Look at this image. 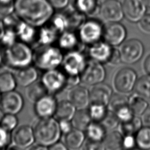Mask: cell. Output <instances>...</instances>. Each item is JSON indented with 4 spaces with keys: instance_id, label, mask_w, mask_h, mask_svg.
I'll list each match as a JSON object with an SVG mask.
<instances>
[{
    "instance_id": "d6a6232c",
    "label": "cell",
    "mask_w": 150,
    "mask_h": 150,
    "mask_svg": "<svg viewBox=\"0 0 150 150\" xmlns=\"http://www.w3.org/2000/svg\"><path fill=\"white\" fill-rule=\"evenodd\" d=\"M143 122L139 116L135 115L134 118L126 122H120V129L122 135H135L142 127Z\"/></svg>"
},
{
    "instance_id": "e0dca14e",
    "label": "cell",
    "mask_w": 150,
    "mask_h": 150,
    "mask_svg": "<svg viewBox=\"0 0 150 150\" xmlns=\"http://www.w3.org/2000/svg\"><path fill=\"white\" fill-rule=\"evenodd\" d=\"M122 5L124 15L131 22H139L146 14L147 6L144 0H124Z\"/></svg>"
},
{
    "instance_id": "60d3db41",
    "label": "cell",
    "mask_w": 150,
    "mask_h": 150,
    "mask_svg": "<svg viewBox=\"0 0 150 150\" xmlns=\"http://www.w3.org/2000/svg\"><path fill=\"white\" fill-rule=\"evenodd\" d=\"M101 123L107 131H112L120 126V121L114 112L108 110L106 116Z\"/></svg>"
},
{
    "instance_id": "db71d44e",
    "label": "cell",
    "mask_w": 150,
    "mask_h": 150,
    "mask_svg": "<svg viewBox=\"0 0 150 150\" xmlns=\"http://www.w3.org/2000/svg\"><path fill=\"white\" fill-rule=\"evenodd\" d=\"M48 150H70L63 142L57 141L48 146Z\"/></svg>"
},
{
    "instance_id": "11a10c76",
    "label": "cell",
    "mask_w": 150,
    "mask_h": 150,
    "mask_svg": "<svg viewBox=\"0 0 150 150\" xmlns=\"http://www.w3.org/2000/svg\"><path fill=\"white\" fill-rule=\"evenodd\" d=\"M141 118L144 125L150 127V105L142 114Z\"/></svg>"
},
{
    "instance_id": "ab89813d",
    "label": "cell",
    "mask_w": 150,
    "mask_h": 150,
    "mask_svg": "<svg viewBox=\"0 0 150 150\" xmlns=\"http://www.w3.org/2000/svg\"><path fill=\"white\" fill-rule=\"evenodd\" d=\"M18 123L19 120L16 114H4L1 119L0 125L12 132L17 127Z\"/></svg>"
},
{
    "instance_id": "484cf974",
    "label": "cell",
    "mask_w": 150,
    "mask_h": 150,
    "mask_svg": "<svg viewBox=\"0 0 150 150\" xmlns=\"http://www.w3.org/2000/svg\"><path fill=\"white\" fill-rule=\"evenodd\" d=\"M5 67L0 70V93L1 94L15 90L18 86L14 73Z\"/></svg>"
},
{
    "instance_id": "681fc988",
    "label": "cell",
    "mask_w": 150,
    "mask_h": 150,
    "mask_svg": "<svg viewBox=\"0 0 150 150\" xmlns=\"http://www.w3.org/2000/svg\"><path fill=\"white\" fill-rule=\"evenodd\" d=\"M58 121L60 129L63 135L68 133L74 128L73 123L70 120H61Z\"/></svg>"
},
{
    "instance_id": "6f0895ef",
    "label": "cell",
    "mask_w": 150,
    "mask_h": 150,
    "mask_svg": "<svg viewBox=\"0 0 150 150\" xmlns=\"http://www.w3.org/2000/svg\"><path fill=\"white\" fill-rule=\"evenodd\" d=\"M26 149V150H48V147L36 142Z\"/></svg>"
},
{
    "instance_id": "9c48e42d",
    "label": "cell",
    "mask_w": 150,
    "mask_h": 150,
    "mask_svg": "<svg viewBox=\"0 0 150 150\" xmlns=\"http://www.w3.org/2000/svg\"><path fill=\"white\" fill-rule=\"evenodd\" d=\"M105 77L106 70L103 64L90 60L80 74L81 83L91 86L103 83Z\"/></svg>"
},
{
    "instance_id": "83f0119b",
    "label": "cell",
    "mask_w": 150,
    "mask_h": 150,
    "mask_svg": "<svg viewBox=\"0 0 150 150\" xmlns=\"http://www.w3.org/2000/svg\"><path fill=\"white\" fill-rule=\"evenodd\" d=\"M74 9L85 15L93 16L100 13L98 0H74Z\"/></svg>"
},
{
    "instance_id": "7bdbcfd3",
    "label": "cell",
    "mask_w": 150,
    "mask_h": 150,
    "mask_svg": "<svg viewBox=\"0 0 150 150\" xmlns=\"http://www.w3.org/2000/svg\"><path fill=\"white\" fill-rule=\"evenodd\" d=\"M118 118L120 122L128 121L132 120L135 115L131 110L129 104L120 107L114 112Z\"/></svg>"
},
{
    "instance_id": "be15d7a7",
    "label": "cell",
    "mask_w": 150,
    "mask_h": 150,
    "mask_svg": "<svg viewBox=\"0 0 150 150\" xmlns=\"http://www.w3.org/2000/svg\"><path fill=\"white\" fill-rule=\"evenodd\" d=\"M4 113H3V112L1 110V109H0V122H1V119H2V117H3V115H4Z\"/></svg>"
},
{
    "instance_id": "b9f144b4",
    "label": "cell",
    "mask_w": 150,
    "mask_h": 150,
    "mask_svg": "<svg viewBox=\"0 0 150 150\" xmlns=\"http://www.w3.org/2000/svg\"><path fill=\"white\" fill-rule=\"evenodd\" d=\"M18 40L15 30L13 29L6 28L5 32L0 40V45L2 48L8 47L13 45Z\"/></svg>"
},
{
    "instance_id": "d6986e66",
    "label": "cell",
    "mask_w": 150,
    "mask_h": 150,
    "mask_svg": "<svg viewBox=\"0 0 150 150\" xmlns=\"http://www.w3.org/2000/svg\"><path fill=\"white\" fill-rule=\"evenodd\" d=\"M112 94V90L107 84L101 83L94 85L90 90V104H99L108 106Z\"/></svg>"
},
{
    "instance_id": "cb8c5ba5",
    "label": "cell",
    "mask_w": 150,
    "mask_h": 150,
    "mask_svg": "<svg viewBox=\"0 0 150 150\" xmlns=\"http://www.w3.org/2000/svg\"><path fill=\"white\" fill-rule=\"evenodd\" d=\"M63 135V142L69 149L76 150L81 148L86 140L85 132L76 128H74L70 132Z\"/></svg>"
},
{
    "instance_id": "f6af8a7d",
    "label": "cell",
    "mask_w": 150,
    "mask_h": 150,
    "mask_svg": "<svg viewBox=\"0 0 150 150\" xmlns=\"http://www.w3.org/2000/svg\"><path fill=\"white\" fill-rule=\"evenodd\" d=\"M15 0H0V13L3 15H8L14 13Z\"/></svg>"
},
{
    "instance_id": "c3c4849f",
    "label": "cell",
    "mask_w": 150,
    "mask_h": 150,
    "mask_svg": "<svg viewBox=\"0 0 150 150\" xmlns=\"http://www.w3.org/2000/svg\"><path fill=\"white\" fill-rule=\"evenodd\" d=\"M81 150H106L103 142H98L86 139L81 146Z\"/></svg>"
},
{
    "instance_id": "f1b7e54d",
    "label": "cell",
    "mask_w": 150,
    "mask_h": 150,
    "mask_svg": "<svg viewBox=\"0 0 150 150\" xmlns=\"http://www.w3.org/2000/svg\"><path fill=\"white\" fill-rule=\"evenodd\" d=\"M26 88V96L33 103L49 93L40 80L36 81Z\"/></svg>"
},
{
    "instance_id": "4fadbf2b",
    "label": "cell",
    "mask_w": 150,
    "mask_h": 150,
    "mask_svg": "<svg viewBox=\"0 0 150 150\" xmlns=\"http://www.w3.org/2000/svg\"><path fill=\"white\" fill-rule=\"evenodd\" d=\"M114 47L105 41H100L88 46L87 52L89 60L100 63L108 64L112 54Z\"/></svg>"
},
{
    "instance_id": "ee69618b",
    "label": "cell",
    "mask_w": 150,
    "mask_h": 150,
    "mask_svg": "<svg viewBox=\"0 0 150 150\" xmlns=\"http://www.w3.org/2000/svg\"><path fill=\"white\" fill-rule=\"evenodd\" d=\"M12 142L11 132L0 125V149H5Z\"/></svg>"
},
{
    "instance_id": "f35d334b",
    "label": "cell",
    "mask_w": 150,
    "mask_h": 150,
    "mask_svg": "<svg viewBox=\"0 0 150 150\" xmlns=\"http://www.w3.org/2000/svg\"><path fill=\"white\" fill-rule=\"evenodd\" d=\"M128 105V97L123 94H113L108 105V108L112 112L124 105Z\"/></svg>"
},
{
    "instance_id": "5bb4252c",
    "label": "cell",
    "mask_w": 150,
    "mask_h": 150,
    "mask_svg": "<svg viewBox=\"0 0 150 150\" xmlns=\"http://www.w3.org/2000/svg\"><path fill=\"white\" fill-rule=\"evenodd\" d=\"M57 103L55 95L48 93L34 103V112L39 118L53 117Z\"/></svg>"
},
{
    "instance_id": "603a6c76",
    "label": "cell",
    "mask_w": 150,
    "mask_h": 150,
    "mask_svg": "<svg viewBox=\"0 0 150 150\" xmlns=\"http://www.w3.org/2000/svg\"><path fill=\"white\" fill-rule=\"evenodd\" d=\"M59 33L48 23L38 28L36 46L52 45L57 42Z\"/></svg>"
},
{
    "instance_id": "9a60e30c",
    "label": "cell",
    "mask_w": 150,
    "mask_h": 150,
    "mask_svg": "<svg viewBox=\"0 0 150 150\" xmlns=\"http://www.w3.org/2000/svg\"><path fill=\"white\" fill-rule=\"evenodd\" d=\"M100 13L108 22H118L124 16L122 5L118 0H105L100 5Z\"/></svg>"
},
{
    "instance_id": "3957f363",
    "label": "cell",
    "mask_w": 150,
    "mask_h": 150,
    "mask_svg": "<svg viewBox=\"0 0 150 150\" xmlns=\"http://www.w3.org/2000/svg\"><path fill=\"white\" fill-rule=\"evenodd\" d=\"M63 57V51L54 45H39L33 48V64L43 71L60 67Z\"/></svg>"
},
{
    "instance_id": "ba28073f",
    "label": "cell",
    "mask_w": 150,
    "mask_h": 150,
    "mask_svg": "<svg viewBox=\"0 0 150 150\" xmlns=\"http://www.w3.org/2000/svg\"><path fill=\"white\" fill-rule=\"evenodd\" d=\"M88 60L82 50H76L66 52L60 68L66 75L80 76Z\"/></svg>"
},
{
    "instance_id": "94428289",
    "label": "cell",
    "mask_w": 150,
    "mask_h": 150,
    "mask_svg": "<svg viewBox=\"0 0 150 150\" xmlns=\"http://www.w3.org/2000/svg\"><path fill=\"white\" fill-rule=\"evenodd\" d=\"M3 64V53L2 49L0 47V66Z\"/></svg>"
},
{
    "instance_id": "7dc6e473",
    "label": "cell",
    "mask_w": 150,
    "mask_h": 150,
    "mask_svg": "<svg viewBox=\"0 0 150 150\" xmlns=\"http://www.w3.org/2000/svg\"><path fill=\"white\" fill-rule=\"evenodd\" d=\"M135 135H123L122 150H132L137 147Z\"/></svg>"
},
{
    "instance_id": "6da1fadb",
    "label": "cell",
    "mask_w": 150,
    "mask_h": 150,
    "mask_svg": "<svg viewBox=\"0 0 150 150\" xmlns=\"http://www.w3.org/2000/svg\"><path fill=\"white\" fill-rule=\"evenodd\" d=\"M14 9L21 21L37 28L47 23L55 11L48 0H15Z\"/></svg>"
},
{
    "instance_id": "f546056e",
    "label": "cell",
    "mask_w": 150,
    "mask_h": 150,
    "mask_svg": "<svg viewBox=\"0 0 150 150\" xmlns=\"http://www.w3.org/2000/svg\"><path fill=\"white\" fill-rule=\"evenodd\" d=\"M128 104L134 114L137 116H142L149 107L148 101L135 93L128 97Z\"/></svg>"
},
{
    "instance_id": "d590c367",
    "label": "cell",
    "mask_w": 150,
    "mask_h": 150,
    "mask_svg": "<svg viewBox=\"0 0 150 150\" xmlns=\"http://www.w3.org/2000/svg\"><path fill=\"white\" fill-rule=\"evenodd\" d=\"M135 136L138 148L141 150H150V127L142 126Z\"/></svg>"
},
{
    "instance_id": "e7e4bbea",
    "label": "cell",
    "mask_w": 150,
    "mask_h": 150,
    "mask_svg": "<svg viewBox=\"0 0 150 150\" xmlns=\"http://www.w3.org/2000/svg\"><path fill=\"white\" fill-rule=\"evenodd\" d=\"M132 150H141V149H139V148H136L133 149H132Z\"/></svg>"
},
{
    "instance_id": "e575fe53",
    "label": "cell",
    "mask_w": 150,
    "mask_h": 150,
    "mask_svg": "<svg viewBox=\"0 0 150 150\" xmlns=\"http://www.w3.org/2000/svg\"><path fill=\"white\" fill-rule=\"evenodd\" d=\"M67 18L69 23V30H74L79 28L86 21V15L74 8L64 12Z\"/></svg>"
},
{
    "instance_id": "ffe728a7",
    "label": "cell",
    "mask_w": 150,
    "mask_h": 150,
    "mask_svg": "<svg viewBox=\"0 0 150 150\" xmlns=\"http://www.w3.org/2000/svg\"><path fill=\"white\" fill-rule=\"evenodd\" d=\"M57 46L63 51L69 52L76 50H81V42L78 34L73 30H67L60 33L57 40ZM82 44V43H81Z\"/></svg>"
},
{
    "instance_id": "91938a15",
    "label": "cell",
    "mask_w": 150,
    "mask_h": 150,
    "mask_svg": "<svg viewBox=\"0 0 150 150\" xmlns=\"http://www.w3.org/2000/svg\"><path fill=\"white\" fill-rule=\"evenodd\" d=\"M3 150H24V149L21 148L13 144H11L10 145H9L8 146L4 149Z\"/></svg>"
},
{
    "instance_id": "7c38bea8",
    "label": "cell",
    "mask_w": 150,
    "mask_h": 150,
    "mask_svg": "<svg viewBox=\"0 0 150 150\" xmlns=\"http://www.w3.org/2000/svg\"><path fill=\"white\" fill-rule=\"evenodd\" d=\"M125 26L118 22H109L104 28L103 38L104 41L115 47L121 45L127 37Z\"/></svg>"
},
{
    "instance_id": "d4e9b609",
    "label": "cell",
    "mask_w": 150,
    "mask_h": 150,
    "mask_svg": "<svg viewBox=\"0 0 150 150\" xmlns=\"http://www.w3.org/2000/svg\"><path fill=\"white\" fill-rule=\"evenodd\" d=\"M77 110L76 107L69 100H62L58 101L53 117L57 121H71Z\"/></svg>"
},
{
    "instance_id": "4316f807",
    "label": "cell",
    "mask_w": 150,
    "mask_h": 150,
    "mask_svg": "<svg viewBox=\"0 0 150 150\" xmlns=\"http://www.w3.org/2000/svg\"><path fill=\"white\" fill-rule=\"evenodd\" d=\"M84 132L86 139L98 142H103L107 134V130L104 125L101 122L96 121H92Z\"/></svg>"
},
{
    "instance_id": "f907efd6",
    "label": "cell",
    "mask_w": 150,
    "mask_h": 150,
    "mask_svg": "<svg viewBox=\"0 0 150 150\" xmlns=\"http://www.w3.org/2000/svg\"><path fill=\"white\" fill-rule=\"evenodd\" d=\"M141 29L148 33H150V13H146L139 21Z\"/></svg>"
},
{
    "instance_id": "30bf717a",
    "label": "cell",
    "mask_w": 150,
    "mask_h": 150,
    "mask_svg": "<svg viewBox=\"0 0 150 150\" xmlns=\"http://www.w3.org/2000/svg\"><path fill=\"white\" fill-rule=\"evenodd\" d=\"M122 62L132 64L142 57L144 53V46L139 40L131 39L122 43L120 49Z\"/></svg>"
},
{
    "instance_id": "52a82bcc",
    "label": "cell",
    "mask_w": 150,
    "mask_h": 150,
    "mask_svg": "<svg viewBox=\"0 0 150 150\" xmlns=\"http://www.w3.org/2000/svg\"><path fill=\"white\" fill-rule=\"evenodd\" d=\"M40 80L49 94L56 96L66 90L67 76L60 67L43 71Z\"/></svg>"
},
{
    "instance_id": "8992f818",
    "label": "cell",
    "mask_w": 150,
    "mask_h": 150,
    "mask_svg": "<svg viewBox=\"0 0 150 150\" xmlns=\"http://www.w3.org/2000/svg\"><path fill=\"white\" fill-rule=\"evenodd\" d=\"M138 79L134 69L128 67L121 68L117 71L113 77L114 88L118 93H129L134 90Z\"/></svg>"
},
{
    "instance_id": "03108f58",
    "label": "cell",
    "mask_w": 150,
    "mask_h": 150,
    "mask_svg": "<svg viewBox=\"0 0 150 150\" xmlns=\"http://www.w3.org/2000/svg\"><path fill=\"white\" fill-rule=\"evenodd\" d=\"M1 93H0V100H1Z\"/></svg>"
},
{
    "instance_id": "6125c7cd",
    "label": "cell",
    "mask_w": 150,
    "mask_h": 150,
    "mask_svg": "<svg viewBox=\"0 0 150 150\" xmlns=\"http://www.w3.org/2000/svg\"><path fill=\"white\" fill-rule=\"evenodd\" d=\"M144 1L146 6L150 8V0H144Z\"/></svg>"
},
{
    "instance_id": "74e56055",
    "label": "cell",
    "mask_w": 150,
    "mask_h": 150,
    "mask_svg": "<svg viewBox=\"0 0 150 150\" xmlns=\"http://www.w3.org/2000/svg\"><path fill=\"white\" fill-rule=\"evenodd\" d=\"M88 111L93 121L101 122L106 116L108 108V106L99 104H90Z\"/></svg>"
},
{
    "instance_id": "836d02e7",
    "label": "cell",
    "mask_w": 150,
    "mask_h": 150,
    "mask_svg": "<svg viewBox=\"0 0 150 150\" xmlns=\"http://www.w3.org/2000/svg\"><path fill=\"white\" fill-rule=\"evenodd\" d=\"M134 90L135 93L150 102V75L146 74L138 78Z\"/></svg>"
},
{
    "instance_id": "816d5d0a",
    "label": "cell",
    "mask_w": 150,
    "mask_h": 150,
    "mask_svg": "<svg viewBox=\"0 0 150 150\" xmlns=\"http://www.w3.org/2000/svg\"><path fill=\"white\" fill-rule=\"evenodd\" d=\"M54 10H62L67 8L70 0H48Z\"/></svg>"
},
{
    "instance_id": "4dcf8cb0",
    "label": "cell",
    "mask_w": 150,
    "mask_h": 150,
    "mask_svg": "<svg viewBox=\"0 0 150 150\" xmlns=\"http://www.w3.org/2000/svg\"><path fill=\"white\" fill-rule=\"evenodd\" d=\"M123 135L120 131L115 130L107 133L104 141L106 150H122Z\"/></svg>"
},
{
    "instance_id": "7402d4cb",
    "label": "cell",
    "mask_w": 150,
    "mask_h": 150,
    "mask_svg": "<svg viewBox=\"0 0 150 150\" xmlns=\"http://www.w3.org/2000/svg\"><path fill=\"white\" fill-rule=\"evenodd\" d=\"M18 40L29 45L36 44L38 28L25 22L20 21L15 29Z\"/></svg>"
},
{
    "instance_id": "277c9868",
    "label": "cell",
    "mask_w": 150,
    "mask_h": 150,
    "mask_svg": "<svg viewBox=\"0 0 150 150\" xmlns=\"http://www.w3.org/2000/svg\"><path fill=\"white\" fill-rule=\"evenodd\" d=\"M32 127L35 142L47 147L59 141L63 135L59 121L54 117L38 118Z\"/></svg>"
},
{
    "instance_id": "680465c9",
    "label": "cell",
    "mask_w": 150,
    "mask_h": 150,
    "mask_svg": "<svg viewBox=\"0 0 150 150\" xmlns=\"http://www.w3.org/2000/svg\"><path fill=\"white\" fill-rule=\"evenodd\" d=\"M6 30V27L2 21V19H0V40L3 36Z\"/></svg>"
},
{
    "instance_id": "8d00e7d4",
    "label": "cell",
    "mask_w": 150,
    "mask_h": 150,
    "mask_svg": "<svg viewBox=\"0 0 150 150\" xmlns=\"http://www.w3.org/2000/svg\"><path fill=\"white\" fill-rule=\"evenodd\" d=\"M47 23L59 34L69 30V23L64 12L54 13Z\"/></svg>"
},
{
    "instance_id": "8fae6325",
    "label": "cell",
    "mask_w": 150,
    "mask_h": 150,
    "mask_svg": "<svg viewBox=\"0 0 150 150\" xmlns=\"http://www.w3.org/2000/svg\"><path fill=\"white\" fill-rule=\"evenodd\" d=\"M24 103L22 95L15 90L1 94L0 109L4 114L16 115L22 110Z\"/></svg>"
},
{
    "instance_id": "003e7915",
    "label": "cell",
    "mask_w": 150,
    "mask_h": 150,
    "mask_svg": "<svg viewBox=\"0 0 150 150\" xmlns=\"http://www.w3.org/2000/svg\"><path fill=\"white\" fill-rule=\"evenodd\" d=\"M0 150H3V149H0Z\"/></svg>"
},
{
    "instance_id": "1f68e13d",
    "label": "cell",
    "mask_w": 150,
    "mask_h": 150,
    "mask_svg": "<svg viewBox=\"0 0 150 150\" xmlns=\"http://www.w3.org/2000/svg\"><path fill=\"white\" fill-rule=\"evenodd\" d=\"M87 108L77 110L71 120L74 128L84 131L88 125L93 121Z\"/></svg>"
},
{
    "instance_id": "9f6ffc18",
    "label": "cell",
    "mask_w": 150,
    "mask_h": 150,
    "mask_svg": "<svg viewBox=\"0 0 150 150\" xmlns=\"http://www.w3.org/2000/svg\"><path fill=\"white\" fill-rule=\"evenodd\" d=\"M143 69L146 74L150 75V54L146 57L144 61Z\"/></svg>"
},
{
    "instance_id": "bcb514c9",
    "label": "cell",
    "mask_w": 150,
    "mask_h": 150,
    "mask_svg": "<svg viewBox=\"0 0 150 150\" xmlns=\"http://www.w3.org/2000/svg\"><path fill=\"white\" fill-rule=\"evenodd\" d=\"M2 19L6 28L13 29L14 30L21 21L15 13L4 16Z\"/></svg>"
},
{
    "instance_id": "f5cc1de1",
    "label": "cell",
    "mask_w": 150,
    "mask_h": 150,
    "mask_svg": "<svg viewBox=\"0 0 150 150\" xmlns=\"http://www.w3.org/2000/svg\"><path fill=\"white\" fill-rule=\"evenodd\" d=\"M122 62L121 60V56L120 50L114 48L111 57V59L110 60V62L108 64L111 65H117Z\"/></svg>"
},
{
    "instance_id": "44dd1931",
    "label": "cell",
    "mask_w": 150,
    "mask_h": 150,
    "mask_svg": "<svg viewBox=\"0 0 150 150\" xmlns=\"http://www.w3.org/2000/svg\"><path fill=\"white\" fill-rule=\"evenodd\" d=\"M38 69L33 65H30L22 69L14 70V75L17 84L21 87H27L38 80Z\"/></svg>"
},
{
    "instance_id": "5b68a950",
    "label": "cell",
    "mask_w": 150,
    "mask_h": 150,
    "mask_svg": "<svg viewBox=\"0 0 150 150\" xmlns=\"http://www.w3.org/2000/svg\"><path fill=\"white\" fill-rule=\"evenodd\" d=\"M104 26L95 19L86 20L79 28L78 36L81 43L90 46L101 41L103 37Z\"/></svg>"
},
{
    "instance_id": "7a4b0ae2",
    "label": "cell",
    "mask_w": 150,
    "mask_h": 150,
    "mask_svg": "<svg viewBox=\"0 0 150 150\" xmlns=\"http://www.w3.org/2000/svg\"><path fill=\"white\" fill-rule=\"evenodd\" d=\"M3 65L10 70H18L33 64V49L18 40L12 46L2 48Z\"/></svg>"
},
{
    "instance_id": "2e32d148",
    "label": "cell",
    "mask_w": 150,
    "mask_h": 150,
    "mask_svg": "<svg viewBox=\"0 0 150 150\" xmlns=\"http://www.w3.org/2000/svg\"><path fill=\"white\" fill-rule=\"evenodd\" d=\"M11 135L12 143L24 149L35 142L33 127L29 125H18L11 132Z\"/></svg>"
},
{
    "instance_id": "ac0fdd59",
    "label": "cell",
    "mask_w": 150,
    "mask_h": 150,
    "mask_svg": "<svg viewBox=\"0 0 150 150\" xmlns=\"http://www.w3.org/2000/svg\"><path fill=\"white\" fill-rule=\"evenodd\" d=\"M69 100L78 109H86L90 104V90L83 85H77L69 90Z\"/></svg>"
}]
</instances>
